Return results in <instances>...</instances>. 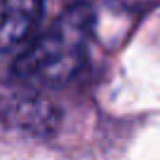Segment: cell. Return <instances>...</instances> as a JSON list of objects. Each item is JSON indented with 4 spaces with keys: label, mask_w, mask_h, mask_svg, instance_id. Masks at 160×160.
<instances>
[{
    "label": "cell",
    "mask_w": 160,
    "mask_h": 160,
    "mask_svg": "<svg viewBox=\"0 0 160 160\" xmlns=\"http://www.w3.org/2000/svg\"><path fill=\"white\" fill-rule=\"evenodd\" d=\"M94 31V12L85 2L71 5L42 38L17 59V78L33 85H64L82 68Z\"/></svg>",
    "instance_id": "1"
},
{
    "label": "cell",
    "mask_w": 160,
    "mask_h": 160,
    "mask_svg": "<svg viewBox=\"0 0 160 160\" xmlns=\"http://www.w3.org/2000/svg\"><path fill=\"white\" fill-rule=\"evenodd\" d=\"M42 14V0H0V54L28 40Z\"/></svg>",
    "instance_id": "2"
}]
</instances>
